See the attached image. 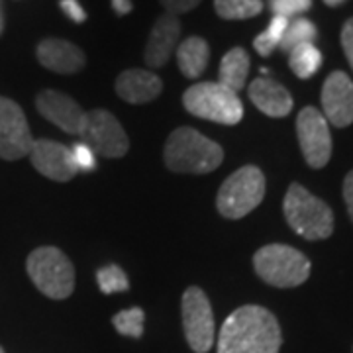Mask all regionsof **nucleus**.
<instances>
[{
	"mask_svg": "<svg viewBox=\"0 0 353 353\" xmlns=\"http://www.w3.org/2000/svg\"><path fill=\"white\" fill-rule=\"evenodd\" d=\"M59 6H61V10H63L73 22L77 24H83L85 20H87V12H85V8L77 2V0H61L59 2Z\"/></svg>",
	"mask_w": 353,
	"mask_h": 353,
	"instance_id": "31",
	"label": "nucleus"
},
{
	"mask_svg": "<svg viewBox=\"0 0 353 353\" xmlns=\"http://www.w3.org/2000/svg\"><path fill=\"white\" fill-rule=\"evenodd\" d=\"M163 90L161 79L145 69H128L116 79V92L130 104H145L155 101Z\"/></svg>",
	"mask_w": 353,
	"mask_h": 353,
	"instance_id": "17",
	"label": "nucleus"
},
{
	"mask_svg": "<svg viewBox=\"0 0 353 353\" xmlns=\"http://www.w3.org/2000/svg\"><path fill=\"white\" fill-rule=\"evenodd\" d=\"M181 36V22L173 14H161L152 28L150 39L145 43L143 59L145 65L159 69L169 63L176 50V41Z\"/></svg>",
	"mask_w": 353,
	"mask_h": 353,
	"instance_id": "15",
	"label": "nucleus"
},
{
	"mask_svg": "<svg viewBox=\"0 0 353 353\" xmlns=\"http://www.w3.org/2000/svg\"><path fill=\"white\" fill-rule=\"evenodd\" d=\"M30 161L43 176L57 183H67L79 173L71 148L53 139H34L30 150Z\"/></svg>",
	"mask_w": 353,
	"mask_h": 353,
	"instance_id": "13",
	"label": "nucleus"
},
{
	"mask_svg": "<svg viewBox=\"0 0 353 353\" xmlns=\"http://www.w3.org/2000/svg\"><path fill=\"white\" fill-rule=\"evenodd\" d=\"M250 101L271 118H285L292 110V97L287 88L273 79H255L250 85Z\"/></svg>",
	"mask_w": 353,
	"mask_h": 353,
	"instance_id": "18",
	"label": "nucleus"
},
{
	"mask_svg": "<svg viewBox=\"0 0 353 353\" xmlns=\"http://www.w3.org/2000/svg\"><path fill=\"white\" fill-rule=\"evenodd\" d=\"M210 61V48L201 36H190L176 48V63L187 79H199Z\"/></svg>",
	"mask_w": 353,
	"mask_h": 353,
	"instance_id": "19",
	"label": "nucleus"
},
{
	"mask_svg": "<svg viewBox=\"0 0 353 353\" xmlns=\"http://www.w3.org/2000/svg\"><path fill=\"white\" fill-rule=\"evenodd\" d=\"M38 112L71 136H83L87 126V112L69 94L46 88L36 97Z\"/></svg>",
	"mask_w": 353,
	"mask_h": 353,
	"instance_id": "12",
	"label": "nucleus"
},
{
	"mask_svg": "<svg viewBox=\"0 0 353 353\" xmlns=\"http://www.w3.org/2000/svg\"><path fill=\"white\" fill-rule=\"evenodd\" d=\"M263 196V171L255 165H245L222 183L216 196V208L228 220H240L255 210Z\"/></svg>",
	"mask_w": 353,
	"mask_h": 353,
	"instance_id": "7",
	"label": "nucleus"
},
{
	"mask_svg": "<svg viewBox=\"0 0 353 353\" xmlns=\"http://www.w3.org/2000/svg\"><path fill=\"white\" fill-rule=\"evenodd\" d=\"M343 201H345L347 212H350V218L353 222V171H350L345 181H343Z\"/></svg>",
	"mask_w": 353,
	"mask_h": 353,
	"instance_id": "32",
	"label": "nucleus"
},
{
	"mask_svg": "<svg viewBox=\"0 0 353 353\" xmlns=\"http://www.w3.org/2000/svg\"><path fill=\"white\" fill-rule=\"evenodd\" d=\"M269 6L275 16H283L290 20L294 16H301L306 10H310L312 0H269Z\"/></svg>",
	"mask_w": 353,
	"mask_h": 353,
	"instance_id": "27",
	"label": "nucleus"
},
{
	"mask_svg": "<svg viewBox=\"0 0 353 353\" xmlns=\"http://www.w3.org/2000/svg\"><path fill=\"white\" fill-rule=\"evenodd\" d=\"M143 320H145V314L139 306H134V308H126V310H120L118 314L112 318L114 328L118 330L122 336H128V338H141L143 334Z\"/></svg>",
	"mask_w": 353,
	"mask_h": 353,
	"instance_id": "25",
	"label": "nucleus"
},
{
	"mask_svg": "<svg viewBox=\"0 0 353 353\" xmlns=\"http://www.w3.org/2000/svg\"><path fill=\"white\" fill-rule=\"evenodd\" d=\"M289 65L299 79H310L318 73L322 65V53L314 43H303L289 51Z\"/></svg>",
	"mask_w": 353,
	"mask_h": 353,
	"instance_id": "21",
	"label": "nucleus"
},
{
	"mask_svg": "<svg viewBox=\"0 0 353 353\" xmlns=\"http://www.w3.org/2000/svg\"><path fill=\"white\" fill-rule=\"evenodd\" d=\"M318 38V30H316L314 22H310L308 18H294L289 20V26L285 30V36L279 43V50H283L285 53H289L294 48L303 46V43H314Z\"/></svg>",
	"mask_w": 353,
	"mask_h": 353,
	"instance_id": "22",
	"label": "nucleus"
},
{
	"mask_svg": "<svg viewBox=\"0 0 353 353\" xmlns=\"http://www.w3.org/2000/svg\"><path fill=\"white\" fill-rule=\"evenodd\" d=\"M26 271L36 289L53 301H63L75 290V267L59 248L34 250L26 259Z\"/></svg>",
	"mask_w": 353,
	"mask_h": 353,
	"instance_id": "4",
	"label": "nucleus"
},
{
	"mask_svg": "<svg viewBox=\"0 0 353 353\" xmlns=\"http://www.w3.org/2000/svg\"><path fill=\"white\" fill-rule=\"evenodd\" d=\"M36 55L46 69L59 75H75L87 63V57L79 46L59 38H48L39 41Z\"/></svg>",
	"mask_w": 353,
	"mask_h": 353,
	"instance_id": "16",
	"label": "nucleus"
},
{
	"mask_svg": "<svg viewBox=\"0 0 353 353\" xmlns=\"http://www.w3.org/2000/svg\"><path fill=\"white\" fill-rule=\"evenodd\" d=\"M34 138L24 110L6 97H0V159L16 161L30 155Z\"/></svg>",
	"mask_w": 353,
	"mask_h": 353,
	"instance_id": "11",
	"label": "nucleus"
},
{
	"mask_svg": "<svg viewBox=\"0 0 353 353\" xmlns=\"http://www.w3.org/2000/svg\"><path fill=\"white\" fill-rule=\"evenodd\" d=\"M185 110L196 118L236 126L243 118V104L236 92L220 83H196L183 94Z\"/></svg>",
	"mask_w": 353,
	"mask_h": 353,
	"instance_id": "6",
	"label": "nucleus"
},
{
	"mask_svg": "<svg viewBox=\"0 0 353 353\" xmlns=\"http://www.w3.org/2000/svg\"><path fill=\"white\" fill-rule=\"evenodd\" d=\"M283 334L277 318L263 306L245 304L222 324L218 353H279Z\"/></svg>",
	"mask_w": 353,
	"mask_h": 353,
	"instance_id": "1",
	"label": "nucleus"
},
{
	"mask_svg": "<svg viewBox=\"0 0 353 353\" xmlns=\"http://www.w3.org/2000/svg\"><path fill=\"white\" fill-rule=\"evenodd\" d=\"M71 153H73V159H75L79 171H92V169H94V165H97V161H94V153H92V150H90L88 145H85L83 141L73 145V148H71Z\"/></svg>",
	"mask_w": 353,
	"mask_h": 353,
	"instance_id": "28",
	"label": "nucleus"
},
{
	"mask_svg": "<svg viewBox=\"0 0 353 353\" xmlns=\"http://www.w3.org/2000/svg\"><path fill=\"white\" fill-rule=\"evenodd\" d=\"M322 110L328 124L347 128L353 124V81L343 71L330 73L322 87Z\"/></svg>",
	"mask_w": 353,
	"mask_h": 353,
	"instance_id": "14",
	"label": "nucleus"
},
{
	"mask_svg": "<svg viewBox=\"0 0 353 353\" xmlns=\"http://www.w3.org/2000/svg\"><path fill=\"white\" fill-rule=\"evenodd\" d=\"M83 143L88 145L92 153L101 157L116 159L124 157L130 150V139L118 118L104 108L87 112V126L83 132Z\"/></svg>",
	"mask_w": 353,
	"mask_h": 353,
	"instance_id": "9",
	"label": "nucleus"
},
{
	"mask_svg": "<svg viewBox=\"0 0 353 353\" xmlns=\"http://www.w3.org/2000/svg\"><path fill=\"white\" fill-rule=\"evenodd\" d=\"M283 210L289 226L304 240H326L334 232L332 208L299 183H292L287 190Z\"/></svg>",
	"mask_w": 353,
	"mask_h": 353,
	"instance_id": "3",
	"label": "nucleus"
},
{
	"mask_svg": "<svg viewBox=\"0 0 353 353\" xmlns=\"http://www.w3.org/2000/svg\"><path fill=\"white\" fill-rule=\"evenodd\" d=\"M0 353H4V350H2V347H0Z\"/></svg>",
	"mask_w": 353,
	"mask_h": 353,
	"instance_id": "36",
	"label": "nucleus"
},
{
	"mask_svg": "<svg viewBox=\"0 0 353 353\" xmlns=\"http://www.w3.org/2000/svg\"><path fill=\"white\" fill-rule=\"evenodd\" d=\"M112 8L118 16H126L132 12L134 4H132V0H112Z\"/></svg>",
	"mask_w": 353,
	"mask_h": 353,
	"instance_id": "33",
	"label": "nucleus"
},
{
	"mask_svg": "<svg viewBox=\"0 0 353 353\" xmlns=\"http://www.w3.org/2000/svg\"><path fill=\"white\" fill-rule=\"evenodd\" d=\"M97 283L99 289L104 294H114V292H124L130 289V281L126 273L118 265H104L97 271Z\"/></svg>",
	"mask_w": 353,
	"mask_h": 353,
	"instance_id": "26",
	"label": "nucleus"
},
{
	"mask_svg": "<svg viewBox=\"0 0 353 353\" xmlns=\"http://www.w3.org/2000/svg\"><path fill=\"white\" fill-rule=\"evenodd\" d=\"M163 159L167 169L173 173L206 175L222 165L224 150L194 128L183 126L176 128L167 139Z\"/></svg>",
	"mask_w": 353,
	"mask_h": 353,
	"instance_id": "2",
	"label": "nucleus"
},
{
	"mask_svg": "<svg viewBox=\"0 0 353 353\" xmlns=\"http://www.w3.org/2000/svg\"><path fill=\"white\" fill-rule=\"evenodd\" d=\"M341 48L350 61V67L353 69V18L345 20V24L341 28Z\"/></svg>",
	"mask_w": 353,
	"mask_h": 353,
	"instance_id": "30",
	"label": "nucleus"
},
{
	"mask_svg": "<svg viewBox=\"0 0 353 353\" xmlns=\"http://www.w3.org/2000/svg\"><path fill=\"white\" fill-rule=\"evenodd\" d=\"M214 10L224 20H248L263 10L261 0H214Z\"/></svg>",
	"mask_w": 353,
	"mask_h": 353,
	"instance_id": "23",
	"label": "nucleus"
},
{
	"mask_svg": "<svg viewBox=\"0 0 353 353\" xmlns=\"http://www.w3.org/2000/svg\"><path fill=\"white\" fill-rule=\"evenodd\" d=\"M183 330L189 347L194 353H206L214 345V314L201 287H189L181 303Z\"/></svg>",
	"mask_w": 353,
	"mask_h": 353,
	"instance_id": "8",
	"label": "nucleus"
},
{
	"mask_svg": "<svg viewBox=\"0 0 353 353\" xmlns=\"http://www.w3.org/2000/svg\"><path fill=\"white\" fill-rule=\"evenodd\" d=\"M296 136L306 163L312 169L326 167L332 157V134L328 120L314 106H306L296 116Z\"/></svg>",
	"mask_w": 353,
	"mask_h": 353,
	"instance_id": "10",
	"label": "nucleus"
},
{
	"mask_svg": "<svg viewBox=\"0 0 353 353\" xmlns=\"http://www.w3.org/2000/svg\"><path fill=\"white\" fill-rule=\"evenodd\" d=\"M324 2H326L328 6H332V8H334V6H341L345 0H324Z\"/></svg>",
	"mask_w": 353,
	"mask_h": 353,
	"instance_id": "35",
	"label": "nucleus"
},
{
	"mask_svg": "<svg viewBox=\"0 0 353 353\" xmlns=\"http://www.w3.org/2000/svg\"><path fill=\"white\" fill-rule=\"evenodd\" d=\"M257 277L277 289H292L310 277V261L303 252L285 245L269 243L253 255Z\"/></svg>",
	"mask_w": 353,
	"mask_h": 353,
	"instance_id": "5",
	"label": "nucleus"
},
{
	"mask_svg": "<svg viewBox=\"0 0 353 353\" xmlns=\"http://www.w3.org/2000/svg\"><path fill=\"white\" fill-rule=\"evenodd\" d=\"M159 2H161V6L165 8V12L173 14V16H179V14H185V12H190V10H194V8L201 4L202 0H159Z\"/></svg>",
	"mask_w": 353,
	"mask_h": 353,
	"instance_id": "29",
	"label": "nucleus"
},
{
	"mask_svg": "<svg viewBox=\"0 0 353 353\" xmlns=\"http://www.w3.org/2000/svg\"><path fill=\"white\" fill-rule=\"evenodd\" d=\"M4 32V8H2V0H0V34Z\"/></svg>",
	"mask_w": 353,
	"mask_h": 353,
	"instance_id": "34",
	"label": "nucleus"
},
{
	"mask_svg": "<svg viewBox=\"0 0 353 353\" xmlns=\"http://www.w3.org/2000/svg\"><path fill=\"white\" fill-rule=\"evenodd\" d=\"M289 26V20L283 16H273V20L269 22L267 30L261 32L257 38L253 39V48L261 55V57H269L273 51L277 50L281 39L285 36V30Z\"/></svg>",
	"mask_w": 353,
	"mask_h": 353,
	"instance_id": "24",
	"label": "nucleus"
},
{
	"mask_svg": "<svg viewBox=\"0 0 353 353\" xmlns=\"http://www.w3.org/2000/svg\"><path fill=\"white\" fill-rule=\"evenodd\" d=\"M250 65H252L250 53L243 48L230 50L222 57L218 83L238 94L241 88L245 87V81H248V75H250Z\"/></svg>",
	"mask_w": 353,
	"mask_h": 353,
	"instance_id": "20",
	"label": "nucleus"
}]
</instances>
